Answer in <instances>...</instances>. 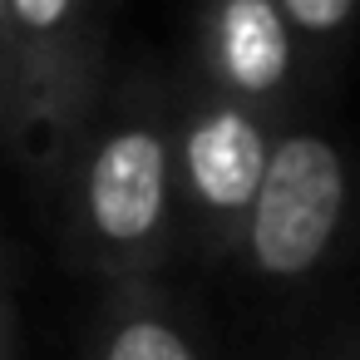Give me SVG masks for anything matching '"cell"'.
Segmentation results:
<instances>
[{
    "label": "cell",
    "mask_w": 360,
    "mask_h": 360,
    "mask_svg": "<svg viewBox=\"0 0 360 360\" xmlns=\"http://www.w3.org/2000/svg\"><path fill=\"white\" fill-rule=\"evenodd\" d=\"M340 212V163L321 139H291L276 148L257 198V257L271 271H301L330 242Z\"/></svg>",
    "instance_id": "obj_1"
},
{
    "label": "cell",
    "mask_w": 360,
    "mask_h": 360,
    "mask_svg": "<svg viewBox=\"0 0 360 360\" xmlns=\"http://www.w3.org/2000/svg\"><path fill=\"white\" fill-rule=\"evenodd\" d=\"M94 217L109 237H139L158 222L163 207V148L148 134L114 139L89 178Z\"/></svg>",
    "instance_id": "obj_2"
},
{
    "label": "cell",
    "mask_w": 360,
    "mask_h": 360,
    "mask_svg": "<svg viewBox=\"0 0 360 360\" xmlns=\"http://www.w3.org/2000/svg\"><path fill=\"white\" fill-rule=\"evenodd\" d=\"M193 178L198 188L217 202V207H242L247 198H262L266 183V158H262V139L247 119L237 114H217L212 124H202L193 134Z\"/></svg>",
    "instance_id": "obj_3"
},
{
    "label": "cell",
    "mask_w": 360,
    "mask_h": 360,
    "mask_svg": "<svg viewBox=\"0 0 360 360\" xmlns=\"http://www.w3.org/2000/svg\"><path fill=\"white\" fill-rule=\"evenodd\" d=\"M222 40H227V70L242 89H271L281 79L286 30L266 0H232L222 20Z\"/></svg>",
    "instance_id": "obj_4"
},
{
    "label": "cell",
    "mask_w": 360,
    "mask_h": 360,
    "mask_svg": "<svg viewBox=\"0 0 360 360\" xmlns=\"http://www.w3.org/2000/svg\"><path fill=\"white\" fill-rule=\"evenodd\" d=\"M109 360H193V355H188V345H183L173 330H163V326H153V321H139V326H129V330L114 340Z\"/></svg>",
    "instance_id": "obj_5"
},
{
    "label": "cell",
    "mask_w": 360,
    "mask_h": 360,
    "mask_svg": "<svg viewBox=\"0 0 360 360\" xmlns=\"http://www.w3.org/2000/svg\"><path fill=\"white\" fill-rule=\"evenodd\" d=\"M286 6H291V15H296L301 25H311V30H330V25L345 20L350 0H286Z\"/></svg>",
    "instance_id": "obj_6"
},
{
    "label": "cell",
    "mask_w": 360,
    "mask_h": 360,
    "mask_svg": "<svg viewBox=\"0 0 360 360\" xmlns=\"http://www.w3.org/2000/svg\"><path fill=\"white\" fill-rule=\"evenodd\" d=\"M11 6H15V15H20L25 25H55V20L65 15L70 0H11Z\"/></svg>",
    "instance_id": "obj_7"
}]
</instances>
